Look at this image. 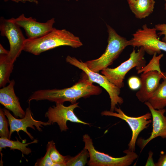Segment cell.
I'll use <instances>...</instances> for the list:
<instances>
[{"label": "cell", "mask_w": 166, "mask_h": 166, "mask_svg": "<svg viewBox=\"0 0 166 166\" xmlns=\"http://www.w3.org/2000/svg\"><path fill=\"white\" fill-rule=\"evenodd\" d=\"M85 73V75L78 82L71 87L62 89H41L34 91L28 99V103L30 104L33 100H46L56 103L63 104L68 101L74 104L82 97L100 94L102 91L101 89L94 85Z\"/></svg>", "instance_id": "1"}, {"label": "cell", "mask_w": 166, "mask_h": 166, "mask_svg": "<svg viewBox=\"0 0 166 166\" xmlns=\"http://www.w3.org/2000/svg\"><path fill=\"white\" fill-rule=\"evenodd\" d=\"M83 45L80 38L65 29L54 28L50 32L40 37L26 39L23 50L35 55L57 47L68 46L73 48Z\"/></svg>", "instance_id": "2"}, {"label": "cell", "mask_w": 166, "mask_h": 166, "mask_svg": "<svg viewBox=\"0 0 166 166\" xmlns=\"http://www.w3.org/2000/svg\"><path fill=\"white\" fill-rule=\"evenodd\" d=\"M108 33V45L104 53L98 58L85 62L91 70L95 72L107 68L112 64L127 46L130 45V40L119 35L110 26L107 24Z\"/></svg>", "instance_id": "3"}, {"label": "cell", "mask_w": 166, "mask_h": 166, "mask_svg": "<svg viewBox=\"0 0 166 166\" xmlns=\"http://www.w3.org/2000/svg\"><path fill=\"white\" fill-rule=\"evenodd\" d=\"M84 148L89 153V159L87 164L89 166H128L137 158V155L128 149L123 152L126 155L121 157H114L96 150L92 139L88 134L83 136Z\"/></svg>", "instance_id": "4"}, {"label": "cell", "mask_w": 166, "mask_h": 166, "mask_svg": "<svg viewBox=\"0 0 166 166\" xmlns=\"http://www.w3.org/2000/svg\"><path fill=\"white\" fill-rule=\"evenodd\" d=\"M145 52L142 47H140L137 52L134 48L128 60L116 68L107 67L101 70V73L111 82L121 89L124 86V80L126 74L130 69L136 67L138 71L145 66Z\"/></svg>", "instance_id": "5"}, {"label": "cell", "mask_w": 166, "mask_h": 166, "mask_svg": "<svg viewBox=\"0 0 166 166\" xmlns=\"http://www.w3.org/2000/svg\"><path fill=\"white\" fill-rule=\"evenodd\" d=\"M65 60L67 62L82 70L90 81L93 83H97L106 91L111 101L110 111L114 112L116 105L123 103V98L119 96L120 89L111 82L105 76L92 71L87 67L85 62L74 57L68 55Z\"/></svg>", "instance_id": "6"}, {"label": "cell", "mask_w": 166, "mask_h": 166, "mask_svg": "<svg viewBox=\"0 0 166 166\" xmlns=\"http://www.w3.org/2000/svg\"><path fill=\"white\" fill-rule=\"evenodd\" d=\"M0 34L8 39L10 45L8 54L6 58L9 62L14 64L23 50L26 39L20 27L13 21L12 18L6 19L3 17L0 19Z\"/></svg>", "instance_id": "7"}, {"label": "cell", "mask_w": 166, "mask_h": 166, "mask_svg": "<svg viewBox=\"0 0 166 166\" xmlns=\"http://www.w3.org/2000/svg\"><path fill=\"white\" fill-rule=\"evenodd\" d=\"M156 31L155 27L150 28L144 25L132 34L130 40V45L134 48L142 47L145 52L151 55L160 54L161 50L166 52V42L159 40Z\"/></svg>", "instance_id": "8"}, {"label": "cell", "mask_w": 166, "mask_h": 166, "mask_svg": "<svg viewBox=\"0 0 166 166\" xmlns=\"http://www.w3.org/2000/svg\"><path fill=\"white\" fill-rule=\"evenodd\" d=\"M79 103L65 106L63 104L56 103V105L50 107L45 113V117L48 119V122L50 125L56 123L61 132L68 129L67 125L68 121L90 126L89 123L80 120L75 114L74 109L79 108Z\"/></svg>", "instance_id": "9"}, {"label": "cell", "mask_w": 166, "mask_h": 166, "mask_svg": "<svg viewBox=\"0 0 166 166\" xmlns=\"http://www.w3.org/2000/svg\"><path fill=\"white\" fill-rule=\"evenodd\" d=\"M114 111L116 113L110 111H104L101 113V114L102 116L117 117L127 123L132 131V136L128 144V149L134 152L136 142L139 134L143 130L147 128L152 122V121L150 120L152 117L151 114L148 113L138 117H131L125 114L120 107H116Z\"/></svg>", "instance_id": "10"}, {"label": "cell", "mask_w": 166, "mask_h": 166, "mask_svg": "<svg viewBox=\"0 0 166 166\" xmlns=\"http://www.w3.org/2000/svg\"><path fill=\"white\" fill-rule=\"evenodd\" d=\"M4 113L7 117L10 127L9 139H10L12 134L14 132H16L19 135L20 131L24 132L32 140L34 139V137L27 130V128L30 127L35 130V127L38 131H42V128L43 126L50 125L48 122H45L35 120L33 117V114L29 107L26 110L25 114L23 118L18 119L14 117L10 113L9 110L5 108L3 109Z\"/></svg>", "instance_id": "11"}, {"label": "cell", "mask_w": 166, "mask_h": 166, "mask_svg": "<svg viewBox=\"0 0 166 166\" xmlns=\"http://www.w3.org/2000/svg\"><path fill=\"white\" fill-rule=\"evenodd\" d=\"M12 19L16 24L24 29L28 39L36 38L46 35L53 29L55 23L54 18L42 23L37 22L35 18L31 17L27 18L23 14Z\"/></svg>", "instance_id": "12"}, {"label": "cell", "mask_w": 166, "mask_h": 166, "mask_svg": "<svg viewBox=\"0 0 166 166\" xmlns=\"http://www.w3.org/2000/svg\"><path fill=\"white\" fill-rule=\"evenodd\" d=\"M144 104L148 107L152 115V129L148 138L146 139L140 138L138 140L137 144L141 151L150 141L156 137L166 138V116L164 115L166 109H155L148 101L145 102Z\"/></svg>", "instance_id": "13"}, {"label": "cell", "mask_w": 166, "mask_h": 166, "mask_svg": "<svg viewBox=\"0 0 166 166\" xmlns=\"http://www.w3.org/2000/svg\"><path fill=\"white\" fill-rule=\"evenodd\" d=\"M164 73L156 71H150L143 73L140 75V85L136 96L140 101H148L158 88L159 82L163 77Z\"/></svg>", "instance_id": "14"}, {"label": "cell", "mask_w": 166, "mask_h": 166, "mask_svg": "<svg viewBox=\"0 0 166 166\" xmlns=\"http://www.w3.org/2000/svg\"><path fill=\"white\" fill-rule=\"evenodd\" d=\"M15 82L10 81L9 85L0 89V103L5 108L11 111L14 117L23 118L25 112L21 107L19 100L16 96L14 90Z\"/></svg>", "instance_id": "15"}, {"label": "cell", "mask_w": 166, "mask_h": 166, "mask_svg": "<svg viewBox=\"0 0 166 166\" xmlns=\"http://www.w3.org/2000/svg\"><path fill=\"white\" fill-rule=\"evenodd\" d=\"M155 3L154 0H135L128 5L136 18L142 19L153 12Z\"/></svg>", "instance_id": "16"}, {"label": "cell", "mask_w": 166, "mask_h": 166, "mask_svg": "<svg viewBox=\"0 0 166 166\" xmlns=\"http://www.w3.org/2000/svg\"><path fill=\"white\" fill-rule=\"evenodd\" d=\"M162 79L163 81L148 101L154 109L157 110L166 106V73H164Z\"/></svg>", "instance_id": "17"}, {"label": "cell", "mask_w": 166, "mask_h": 166, "mask_svg": "<svg viewBox=\"0 0 166 166\" xmlns=\"http://www.w3.org/2000/svg\"><path fill=\"white\" fill-rule=\"evenodd\" d=\"M38 140L35 139L34 141L30 143H24L17 140L13 141L6 138L1 137L0 138V152L2 148L9 147L10 150L17 149L20 151L22 154L28 155L31 153V150L27 147L30 144L37 143Z\"/></svg>", "instance_id": "18"}, {"label": "cell", "mask_w": 166, "mask_h": 166, "mask_svg": "<svg viewBox=\"0 0 166 166\" xmlns=\"http://www.w3.org/2000/svg\"><path fill=\"white\" fill-rule=\"evenodd\" d=\"M14 64L8 61L6 58V55H0V87L5 86L9 83L10 77L14 68Z\"/></svg>", "instance_id": "19"}, {"label": "cell", "mask_w": 166, "mask_h": 166, "mask_svg": "<svg viewBox=\"0 0 166 166\" xmlns=\"http://www.w3.org/2000/svg\"><path fill=\"white\" fill-rule=\"evenodd\" d=\"M89 153L84 148L77 155L74 157L66 156V166H84L88 163Z\"/></svg>", "instance_id": "20"}, {"label": "cell", "mask_w": 166, "mask_h": 166, "mask_svg": "<svg viewBox=\"0 0 166 166\" xmlns=\"http://www.w3.org/2000/svg\"><path fill=\"white\" fill-rule=\"evenodd\" d=\"M50 144V156L52 161L56 166H66V156L61 154L56 148L54 142L52 140Z\"/></svg>", "instance_id": "21"}, {"label": "cell", "mask_w": 166, "mask_h": 166, "mask_svg": "<svg viewBox=\"0 0 166 166\" xmlns=\"http://www.w3.org/2000/svg\"><path fill=\"white\" fill-rule=\"evenodd\" d=\"M156 54V53H155L153 55L152 58L147 65L137 71L138 73L142 72H143V73H145L152 71H156L160 73L162 72L160 68V61L164 55L160 54L157 56Z\"/></svg>", "instance_id": "22"}, {"label": "cell", "mask_w": 166, "mask_h": 166, "mask_svg": "<svg viewBox=\"0 0 166 166\" xmlns=\"http://www.w3.org/2000/svg\"><path fill=\"white\" fill-rule=\"evenodd\" d=\"M3 109H0V136L9 139L10 131L8 126V120L6 118Z\"/></svg>", "instance_id": "23"}, {"label": "cell", "mask_w": 166, "mask_h": 166, "mask_svg": "<svg viewBox=\"0 0 166 166\" xmlns=\"http://www.w3.org/2000/svg\"><path fill=\"white\" fill-rule=\"evenodd\" d=\"M50 144L48 142L46 148V151L45 156L40 159H38L35 163V166H56L53 163L50 156Z\"/></svg>", "instance_id": "24"}, {"label": "cell", "mask_w": 166, "mask_h": 166, "mask_svg": "<svg viewBox=\"0 0 166 166\" xmlns=\"http://www.w3.org/2000/svg\"><path fill=\"white\" fill-rule=\"evenodd\" d=\"M128 84L129 88L132 90H136L140 87V78L133 76L128 80Z\"/></svg>", "instance_id": "25"}, {"label": "cell", "mask_w": 166, "mask_h": 166, "mask_svg": "<svg viewBox=\"0 0 166 166\" xmlns=\"http://www.w3.org/2000/svg\"><path fill=\"white\" fill-rule=\"evenodd\" d=\"M157 31L160 32L157 34L159 36H163L162 41L166 42V24H158L155 26Z\"/></svg>", "instance_id": "26"}, {"label": "cell", "mask_w": 166, "mask_h": 166, "mask_svg": "<svg viewBox=\"0 0 166 166\" xmlns=\"http://www.w3.org/2000/svg\"><path fill=\"white\" fill-rule=\"evenodd\" d=\"M156 166H166V155L165 154L161 153L160 158L155 164Z\"/></svg>", "instance_id": "27"}, {"label": "cell", "mask_w": 166, "mask_h": 166, "mask_svg": "<svg viewBox=\"0 0 166 166\" xmlns=\"http://www.w3.org/2000/svg\"><path fill=\"white\" fill-rule=\"evenodd\" d=\"M5 1L6 2L9 0H11L16 2H22L23 3H25L26 2H34L36 4L38 3V1L37 0H3Z\"/></svg>", "instance_id": "28"}, {"label": "cell", "mask_w": 166, "mask_h": 166, "mask_svg": "<svg viewBox=\"0 0 166 166\" xmlns=\"http://www.w3.org/2000/svg\"><path fill=\"white\" fill-rule=\"evenodd\" d=\"M9 53V50L5 49L2 45L0 44V54L7 55Z\"/></svg>", "instance_id": "29"}, {"label": "cell", "mask_w": 166, "mask_h": 166, "mask_svg": "<svg viewBox=\"0 0 166 166\" xmlns=\"http://www.w3.org/2000/svg\"><path fill=\"white\" fill-rule=\"evenodd\" d=\"M135 0H127V2L128 4L132 3Z\"/></svg>", "instance_id": "30"}, {"label": "cell", "mask_w": 166, "mask_h": 166, "mask_svg": "<svg viewBox=\"0 0 166 166\" xmlns=\"http://www.w3.org/2000/svg\"><path fill=\"white\" fill-rule=\"evenodd\" d=\"M165 3L164 5V9L166 11V0H164Z\"/></svg>", "instance_id": "31"}, {"label": "cell", "mask_w": 166, "mask_h": 166, "mask_svg": "<svg viewBox=\"0 0 166 166\" xmlns=\"http://www.w3.org/2000/svg\"><path fill=\"white\" fill-rule=\"evenodd\" d=\"M66 0V1H69L70 0Z\"/></svg>", "instance_id": "32"}, {"label": "cell", "mask_w": 166, "mask_h": 166, "mask_svg": "<svg viewBox=\"0 0 166 166\" xmlns=\"http://www.w3.org/2000/svg\"><path fill=\"white\" fill-rule=\"evenodd\" d=\"M76 0L77 1H78V0Z\"/></svg>", "instance_id": "33"}, {"label": "cell", "mask_w": 166, "mask_h": 166, "mask_svg": "<svg viewBox=\"0 0 166 166\" xmlns=\"http://www.w3.org/2000/svg\"><path fill=\"white\" fill-rule=\"evenodd\" d=\"M165 154H166V153H165Z\"/></svg>", "instance_id": "34"}]
</instances>
